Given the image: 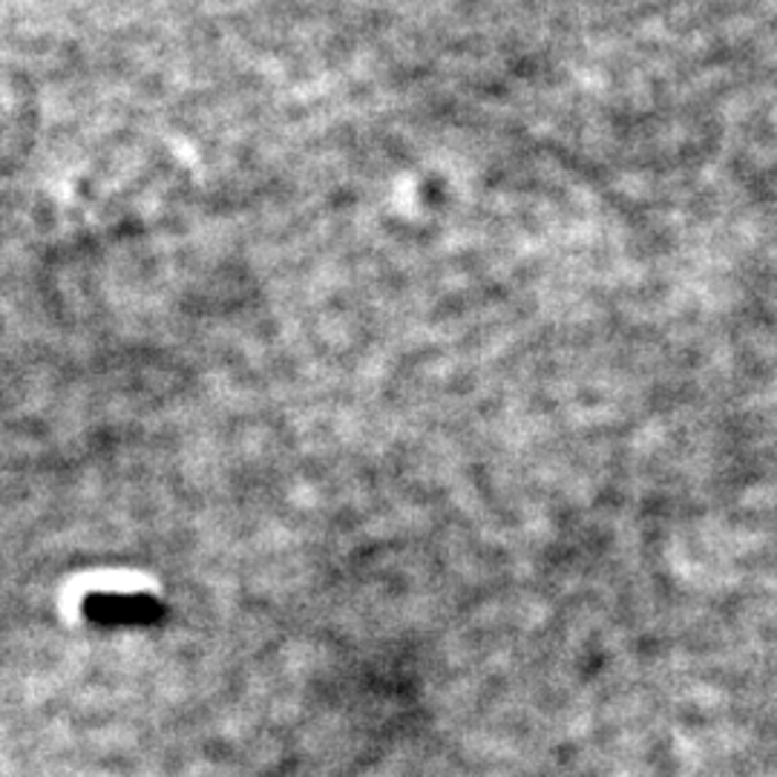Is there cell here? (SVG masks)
<instances>
[{"label": "cell", "mask_w": 777, "mask_h": 777, "mask_svg": "<svg viewBox=\"0 0 777 777\" xmlns=\"http://www.w3.org/2000/svg\"><path fill=\"white\" fill-rule=\"evenodd\" d=\"M87 616L98 625H147L162 616V605L150 597H90Z\"/></svg>", "instance_id": "obj_1"}]
</instances>
